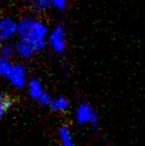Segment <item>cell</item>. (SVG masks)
<instances>
[{"mask_svg": "<svg viewBox=\"0 0 145 146\" xmlns=\"http://www.w3.org/2000/svg\"><path fill=\"white\" fill-rule=\"evenodd\" d=\"M49 31L44 22L23 19L18 24V34L21 42L29 44L34 52H41L46 46Z\"/></svg>", "mask_w": 145, "mask_h": 146, "instance_id": "cell-1", "label": "cell"}, {"mask_svg": "<svg viewBox=\"0 0 145 146\" xmlns=\"http://www.w3.org/2000/svg\"><path fill=\"white\" fill-rule=\"evenodd\" d=\"M48 44L56 54L61 55L67 48V34L63 25H56L48 36Z\"/></svg>", "mask_w": 145, "mask_h": 146, "instance_id": "cell-2", "label": "cell"}, {"mask_svg": "<svg viewBox=\"0 0 145 146\" xmlns=\"http://www.w3.org/2000/svg\"><path fill=\"white\" fill-rule=\"evenodd\" d=\"M76 120L79 124L91 125L94 129H98V117L89 104L83 103L79 106L77 111H76Z\"/></svg>", "mask_w": 145, "mask_h": 146, "instance_id": "cell-3", "label": "cell"}, {"mask_svg": "<svg viewBox=\"0 0 145 146\" xmlns=\"http://www.w3.org/2000/svg\"><path fill=\"white\" fill-rule=\"evenodd\" d=\"M7 80L12 85L17 89H22L26 85V70L25 68L21 66H13L11 68L9 73L7 76Z\"/></svg>", "mask_w": 145, "mask_h": 146, "instance_id": "cell-4", "label": "cell"}, {"mask_svg": "<svg viewBox=\"0 0 145 146\" xmlns=\"http://www.w3.org/2000/svg\"><path fill=\"white\" fill-rule=\"evenodd\" d=\"M18 33V24L12 19L5 18L0 21V39L9 40Z\"/></svg>", "mask_w": 145, "mask_h": 146, "instance_id": "cell-5", "label": "cell"}, {"mask_svg": "<svg viewBox=\"0 0 145 146\" xmlns=\"http://www.w3.org/2000/svg\"><path fill=\"white\" fill-rule=\"evenodd\" d=\"M50 108L54 111V112L62 113L66 112V111L70 108V101L64 96H58L52 100L50 104Z\"/></svg>", "mask_w": 145, "mask_h": 146, "instance_id": "cell-6", "label": "cell"}, {"mask_svg": "<svg viewBox=\"0 0 145 146\" xmlns=\"http://www.w3.org/2000/svg\"><path fill=\"white\" fill-rule=\"evenodd\" d=\"M29 93L30 97L38 101L45 94V92L39 80H32L29 82Z\"/></svg>", "mask_w": 145, "mask_h": 146, "instance_id": "cell-7", "label": "cell"}, {"mask_svg": "<svg viewBox=\"0 0 145 146\" xmlns=\"http://www.w3.org/2000/svg\"><path fill=\"white\" fill-rule=\"evenodd\" d=\"M58 134H59V139L61 141L62 146H74L73 139H72L70 129H68V127L67 126L61 127Z\"/></svg>", "mask_w": 145, "mask_h": 146, "instance_id": "cell-8", "label": "cell"}, {"mask_svg": "<svg viewBox=\"0 0 145 146\" xmlns=\"http://www.w3.org/2000/svg\"><path fill=\"white\" fill-rule=\"evenodd\" d=\"M16 51L18 53V55L23 57V58H30V57H32V56L34 53L32 48L29 44L23 43V42H20L16 45Z\"/></svg>", "mask_w": 145, "mask_h": 146, "instance_id": "cell-9", "label": "cell"}, {"mask_svg": "<svg viewBox=\"0 0 145 146\" xmlns=\"http://www.w3.org/2000/svg\"><path fill=\"white\" fill-rule=\"evenodd\" d=\"M51 6V0H34L33 1L34 9L38 11V12H44Z\"/></svg>", "mask_w": 145, "mask_h": 146, "instance_id": "cell-10", "label": "cell"}, {"mask_svg": "<svg viewBox=\"0 0 145 146\" xmlns=\"http://www.w3.org/2000/svg\"><path fill=\"white\" fill-rule=\"evenodd\" d=\"M12 67L13 66L9 62V58H6L4 56H0V76L7 77Z\"/></svg>", "mask_w": 145, "mask_h": 146, "instance_id": "cell-11", "label": "cell"}, {"mask_svg": "<svg viewBox=\"0 0 145 146\" xmlns=\"http://www.w3.org/2000/svg\"><path fill=\"white\" fill-rule=\"evenodd\" d=\"M12 106V101L9 98H5L0 101V119H2L4 115L6 114L7 110L10 108Z\"/></svg>", "mask_w": 145, "mask_h": 146, "instance_id": "cell-12", "label": "cell"}, {"mask_svg": "<svg viewBox=\"0 0 145 146\" xmlns=\"http://www.w3.org/2000/svg\"><path fill=\"white\" fill-rule=\"evenodd\" d=\"M51 3L52 6L59 11L65 10L68 6V0H51Z\"/></svg>", "mask_w": 145, "mask_h": 146, "instance_id": "cell-13", "label": "cell"}, {"mask_svg": "<svg viewBox=\"0 0 145 146\" xmlns=\"http://www.w3.org/2000/svg\"><path fill=\"white\" fill-rule=\"evenodd\" d=\"M52 98L50 96V94H47V93H45L43 96H42L39 100H38V103L40 104L41 106H50V104L52 102Z\"/></svg>", "mask_w": 145, "mask_h": 146, "instance_id": "cell-14", "label": "cell"}, {"mask_svg": "<svg viewBox=\"0 0 145 146\" xmlns=\"http://www.w3.org/2000/svg\"><path fill=\"white\" fill-rule=\"evenodd\" d=\"M1 53H2V56L4 57H6V58H9L11 56H12L13 54V49L12 47H10L9 45H6V46H4L1 50Z\"/></svg>", "mask_w": 145, "mask_h": 146, "instance_id": "cell-15", "label": "cell"}, {"mask_svg": "<svg viewBox=\"0 0 145 146\" xmlns=\"http://www.w3.org/2000/svg\"><path fill=\"white\" fill-rule=\"evenodd\" d=\"M5 98H7V97L4 95V94L2 93V92H0V101H1V100H4Z\"/></svg>", "mask_w": 145, "mask_h": 146, "instance_id": "cell-16", "label": "cell"}, {"mask_svg": "<svg viewBox=\"0 0 145 146\" xmlns=\"http://www.w3.org/2000/svg\"><path fill=\"white\" fill-rule=\"evenodd\" d=\"M1 50H2V48H1V46H0V52H1Z\"/></svg>", "mask_w": 145, "mask_h": 146, "instance_id": "cell-17", "label": "cell"}, {"mask_svg": "<svg viewBox=\"0 0 145 146\" xmlns=\"http://www.w3.org/2000/svg\"><path fill=\"white\" fill-rule=\"evenodd\" d=\"M0 1H1V0H0Z\"/></svg>", "mask_w": 145, "mask_h": 146, "instance_id": "cell-18", "label": "cell"}]
</instances>
